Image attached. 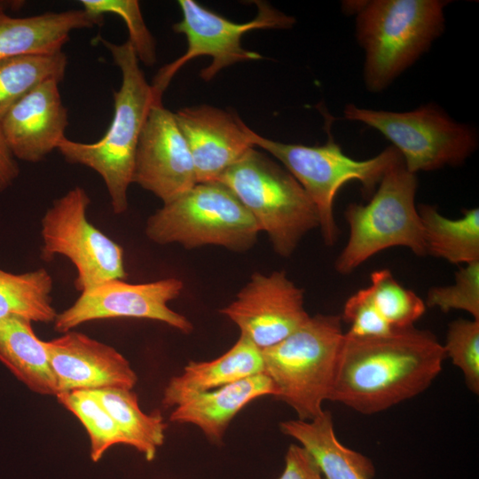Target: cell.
I'll return each instance as SVG.
<instances>
[{"mask_svg":"<svg viewBox=\"0 0 479 479\" xmlns=\"http://www.w3.org/2000/svg\"><path fill=\"white\" fill-rule=\"evenodd\" d=\"M446 357L434 334L414 326L377 337L345 333L331 401L373 414L425 391Z\"/></svg>","mask_w":479,"mask_h":479,"instance_id":"1","label":"cell"},{"mask_svg":"<svg viewBox=\"0 0 479 479\" xmlns=\"http://www.w3.org/2000/svg\"><path fill=\"white\" fill-rule=\"evenodd\" d=\"M446 0L342 1L355 17V35L365 52L366 90H386L431 47L444 30Z\"/></svg>","mask_w":479,"mask_h":479,"instance_id":"2","label":"cell"},{"mask_svg":"<svg viewBox=\"0 0 479 479\" xmlns=\"http://www.w3.org/2000/svg\"><path fill=\"white\" fill-rule=\"evenodd\" d=\"M122 73V84L114 92V116L106 134L97 142L81 143L63 138L57 150L70 163L96 171L104 180L113 210H127V192L132 183L138 138L150 108L158 102L146 81L136 52L127 40L116 44L102 37Z\"/></svg>","mask_w":479,"mask_h":479,"instance_id":"3","label":"cell"},{"mask_svg":"<svg viewBox=\"0 0 479 479\" xmlns=\"http://www.w3.org/2000/svg\"><path fill=\"white\" fill-rule=\"evenodd\" d=\"M342 318L317 314L279 343L262 350L263 373L298 420H311L330 399L345 333Z\"/></svg>","mask_w":479,"mask_h":479,"instance_id":"4","label":"cell"},{"mask_svg":"<svg viewBox=\"0 0 479 479\" xmlns=\"http://www.w3.org/2000/svg\"><path fill=\"white\" fill-rule=\"evenodd\" d=\"M264 232L276 254L290 256L302 239L319 226L317 209L297 180L255 147L218 179Z\"/></svg>","mask_w":479,"mask_h":479,"instance_id":"5","label":"cell"},{"mask_svg":"<svg viewBox=\"0 0 479 479\" xmlns=\"http://www.w3.org/2000/svg\"><path fill=\"white\" fill-rule=\"evenodd\" d=\"M247 132L254 146L279 160L304 189L317 209L318 228L328 247L335 244L339 235L334 214L338 191L345 184L357 181L364 196L370 198L386 171L403 159L392 145L373 158L356 160L344 153L331 137L324 145L309 146L274 141L248 127Z\"/></svg>","mask_w":479,"mask_h":479,"instance_id":"6","label":"cell"},{"mask_svg":"<svg viewBox=\"0 0 479 479\" xmlns=\"http://www.w3.org/2000/svg\"><path fill=\"white\" fill-rule=\"evenodd\" d=\"M416 174L403 159L391 166L366 204L350 203L344 211L349 227L345 247L334 263L341 275H349L367 259L394 247L425 256L423 227L415 205Z\"/></svg>","mask_w":479,"mask_h":479,"instance_id":"7","label":"cell"},{"mask_svg":"<svg viewBox=\"0 0 479 479\" xmlns=\"http://www.w3.org/2000/svg\"><path fill=\"white\" fill-rule=\"evenodd\" d=\"M260 230L236 195L216 181L198 183L152 215L146 236L165 245L178 243L186 248L215 245L245 251L256 241Z\"/></svg>","mask_w":479,"mask_h":479,"instance_id":"8","label":"cell"},{"mask_svg":"<svg viewBox=\"0 0 479 479\" xmlns=\"http://www.w3.org/2000/svg\"><path fill=\"white\" fill-rule=\"evenodd\" d=\"M346 120L381 133L401 154L412 173L463 164L477 149L478 133L451 117L440 106L428 103L406 112L359 107L347 104Z\"/></svg>","mask_w":479,"mask_h":479,"instance_id":"9","label":"cell"},{"mask_svg":"<svg viewBox=\"0 0 479 479\" xmlns=\"http://www.w3.org/2000/svg\"><path fill=\"white\" fill-rule=\"evenodd\" d=\"M255 3L258 8L256 16L247 22L236 23L202 7L195 1H178L183 19L173 25V29L185 35L187 50L184 55L157 73L151 84L155 99L161 102L162 93L175 74L192 59L200 56L212 59L210 65L200 73V76L208 82L223 68L263 58L259 53L242 47L241 38L247 32L255 29L289 28L295 23L294 17L269 4L262 1Z\"/></svg>","mask_w":479,"mask_h":479,"instance_id":"10","label":"cell"},{"mask_svg":"<svg viewBox=\"0 0 479 479\" xmlns=\"http://www.w3.org/2000/svg\"><path fill=\"white\" fill-rule=\"evenodd\" d=\"M90 200L76 186L54 200L42 218L41 257H67L77 270L75 288L83 291L110 279H125L123 248L90 224L86 210Z\"/></svg>","mask_w":479,"mask_h":479,"instance_id":"11","label":"cell"},{"mask_svg":"<svg viewBox=\"0 0 479 479\" xmlns=\"http://www.w3.org/2000/svg\"><path fill=\"white\" fill-rule=\"evenodd\" d=\"M183 288V281L176 278L141 284H130L124 279L106 280L82 291L69 308L57 315L54 329L64 334L92 320L134 318L163 322L189 334L192 324L168 306Z\"/></svg>","mask_w":479,"mask_h":479,"instance_id":"12","label":"cell"},{"mask_svg":"<svg viewBox=\"0 0 479 479\" xmlns=\"http://www.w3.org/2000/svg\"><path fill=\"white\" fill-rule=\"evenodd\" d=\"M220 313L261 350L284 340L310 318L304 308L303 290L284 271L254 273Z\"/></svg>","mask_w":479,"mask_h":479,"instance_id":"13","label":"cell"},{"mask_svg":"<svg viewBox=\"0 0 479 479\" xmlns=\"http://www.w3.org/2000/svg\"><path fill=\"white\" fill-rule=\"evenodd\" d=\"M132 183L167 204L196 184L192 158L175 113L153 105L143 125L135 156Z\"/></svg>","mask_w":479,"mask_h":479,"instance_id":"14","label":"cell"},{"mask_svg":"<svg viewBox=\"0 0 479 479\" xmlns=\"http://www.w3.org/2000/svg\"><path fill=\"white\" fill-rule=\"evenodd\" d=\"M58 394L101 389H133L137 376L130 362L112 346L68 331L44 341Z\"/></svg>","mask_w":479,"mask_h":479,"instance_id":"15","label":"cell"},{"mask_svg":"<svg viewBox=\"0 0 479 479\" xmlns=\"http://www.w3.org/2000/svg\"><path fill=\"white\" fill-rule=\"evenodd\" d=\"M189 147L198 183L216 182L250 148L247 126L231 112L208 105L175 113Z\"/></svg>","mask_w":479,"mask_h":479,"instance_id":"16","label":"cell"},{"mask_svg":"<svg viewBox=\"0 0 479 479\" xmlns=\"http://www.w3.org/2000/svg\"><path fill=\"white\" fill-rule=\"evenodd\" d=\"M59 82L51 79L40 83L1 120L4 137L14 158L41 161L66 137L68 113L62 102Z\"/></svg>","mask_w":479,"mask_h":479,"instance_id":"17","label":"cell"},{"mask_svg":"<svg viewBox=\"0 0 479 479\" xmlns=\"http://www.w3.org/2000/svg\"><path fill=\"white\" fill-rule=\"evenodd\" d=\"M276 395L271 380L262 373L183 401L174 407L169 420L192 424L208 440L219 443L232 419L246 405L259 397Z\"/></svg>","mask_w":479,"mask_h":479,"instance_id":"18","label":"cell"},{"mask_svg":"<svg viewBox=\"0 0 479 479\" xmlns=\"http://www.w3.org/2000/svg\"><path fill=\"white\" fill-rule=\"evenodd\" d=\"M262 373V350L240 335L237 342L219 357L209 361H189L181 373L169 379L161 404L166 408H174L195 395Z\"/></svg>","mask_w":479,"mask_h":479,"instance_id":"19","label":"cell"},{"mask_svg":"<svg viewBox=\"0 0 479 479\" xmlns=\"http://www.w3.org/2000/svg\"><path fill=\"white\" fill-rule=\"evenodd\" d=\"M100 22L82 9L18 18L0 12V59L62 51L73 30Z\"/></svg>","mask_w":479,"mask_h":479,"instance_id":"20","label":"cell"},{"mask_svg":"<svg viewBox=\"0 0 479 479\" xmlns=\"http://www.w3.org/2000/svg\"><path fill=\"white\" fill-rule=\"evenodd\" d=\"M279 428L311 455L326 479L374 477L375 467L371 459L339 441L330 412L323 411L311 420H286Z\"/></svg>","mask_w":479,"mask_h":479,"instance_id":"21","label":"cell"},{"mask_svg":"<svg viewBox=\"0 0 479 479\" xmlns=\"http://www.w3.org/2000/svg\"><path fill=\"white\" fill-rule=\"evenodd\" d=\"M32 321L17 316L0 318V361L30 390L57 396L58 389L44 341Z\"/></svg>","mask_w":479,"mask_h":479,"instance_id":"22","label":"cell"},{"mask_svg":"<svg viewBox=\"0 0 479 479\" xmlns=\"http://www.w3.org/2000/svg\"><path fill=\"white\" fill-rule=\"evenodd\" d=\"M427 255L442 258L452 264L479 261V209H463L457 219L440 214L435 206L420 204Z\"/></svg>","mask_w":479,"mask_h":479,"instance_id":"23","label":"cell"},{"mask_svg":"<svg viewBox=\"0 0 479 479\" xmlns=\"http://www.w3.org/2000/svg\"><path fill=\"white\" fill-rule=\"evenodd\" d=\"M100 401L129 440L130 447L152 461L165 440L167 424L159 412H144L132 389L90 390Z\"/></svg>","mask_w":479,"mask_h":479,"instance_id":"24","label":"cell"},{"mask_svg":"<svg viewBox=\"0 0 479 479\" xmlns=\"http://www.w3.org/2000/svg\"><path fill=\"white\" fill-rule=\"evenodd\" d=\"M53 280L43 268L20 274L0 269V318L17 316L32 322H53Z\"/></svg>","mask_w":479,"mask_h":479,"instance_id":"25","label":"cell"},{"mask_svg":"<svg viewBox=\"0 0 479 479\" xmlns=\"http://www.w3.org/2000/svg\"><path fill=\"white\" fill-rule=\"evenodd\" d=\"M67 65L63 51L0 59V122L21 98L47 80L61 82Z\"/></svg>","mask_w":479,"mask_h":479,"instance_id":"26","label":"cell"},{"mask_svg":"<svg viewBox=\"0 0 479 479\" xmlns=\"http://www.w3.org/2000/svg\"><path fill=\"white\" fill-rule=\"evenodd\" d=\"M59 402L83 425L90 439V457L98 462L115 444L130 446L119 426L90 390H74L56 396Z\"/></svg>","mask_w":479,"mask_h":479,"instance_id":"27","label":"cell"},{"mask_svg":"<svg viewBox=\"0 0 479 479\" xmlns=\"http://www.w3.org/2000/svg\"><path fill=\"white\" fill-rule=\"evenodd\" d=\"M369 287L376 308L394 330L413 326L426 311L425 302L401 286L388 269L372 272Z\"/></svg>","mask_w":479,"mask_h":479,"instance_id":"28","label":"cell"},{"mask_svg":"<svg viewBox=\"0 0 479 479\" xmlns=\"http://www.w3.org/2000/svg\"><path fill=\"white\" fill-rule=\"evenodd\" d=\"M82 10L94 19L106 13L120 16L127 25L129 42L139 61L152 66L156 61L155 41L147 28L137 0H81Z\"/></svg>","mask_w":479,"mask_h":479,"instance_id":"29","label":"cell"},{"mask_svg":"<svg viewBox=\"0 0 479 479\" xmlns=\"http://www.w3.org/2000/svg\"><path fill=\"white\" fill-rule=\"evenodd\" d=\"M425 304L443 312L463 310L479 320V261L460 266L452 285L431 287Z\"/></svg>","mask_w":479,"mask_h":479,"instance_id":"30","label":"cell"},{"mask_svg":"<svg viewBox=\"0 0 479 479\" xmlns=\"http://www.w3.org/2000/svg\"><path fill=\"white\" fill-rule=\"evenodd\" d=\"M446 357L459 367L467 388L479 392V320L459 318L448 326L445 343Z\"/></svg>","mask_w":479,"mask_h":479,"instance_id":"31","label":"cell"},{"mask_svg":"<svg viewBox=\"0 0 479 479\" xmlns=\"http://www.w3.org/2000/svg\"><path fill=\"white\" fill-rule=\"evenodd\" d=\"M341 318L349 324L346 334L351 336H385L396 331L376 308L370 287L358 290L346 301Z\"/></svg>","mask_w":479,"mask_h":479,"instance_id":"32","label":"cell"},{"mask_svg":"<svg viewBox=\"0 0 479 479\" xmlns=\"http://www.w3.org/2000/svg\"><path fill=\"white\" fill-rule=\"evenodd\" d=\"M279 479H324L311 455L300 444H292L285 456V468Z\"/></svg>","mask_w":479,"mask_h":479,"instance_id":"33","label":"cell"},{"mask_svg":"<svg viewBox=\"0 0 479 479\" xmlns=\"http://www.w3.org/2000/svg\"><path fill=\"white\" fill-rule=\"evenodd\" d=\"M19 173L18 164L8 147L0 126V192L7 189Z\"/></svg>","mask_w":479,"mask_h":479,"instance_id":"34","label":"cell"},{"mask_svg":"<svg viewBox=\"0 0 479 479\" xmlns=\"http://www.w3.org/2000/svg\"><path fill=\"white\" fill-rule=\"evenodd\" d=\"M24 4L25 2L20 0H0V12L19 10Z\"/></svg>","mask_w":479,"mask_h":479,"instance_id":"35","label":"cell"}]
</instances>
